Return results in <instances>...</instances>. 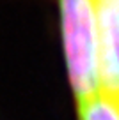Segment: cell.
I'll return each instance as SVG.
<instances>
[{"mask_svg":"<svg viewBox=\"0 0 119 120\" xmlns=\"http://www.w3.org/2000/svg\"><path fill=\"white\" fill-rule=\"evenodd\" d=\"M60 39L76 102L100 92L98 35L93 0H59Z\"/></svg>","mask_w":119,"mask_h":120,"instance_id":"6da1fadb","label":"cell"},{"mask_svg":"<svg viewBox=\"0 0 119 120\" xmlns=\"http://www.w3.org/2000/svg\"><path fill=\"white\" fill-rule=\"evenodd\" d=\"M98 35L100 90L119 99V0H93Z\"/></svg>","mask_w":119,"mask_h":120,"instance_id":"7a4b0ae2","label":"cell"},{"mask_svg":"<svg viewBox=\"0 0 119 120\" xmlns=\"http://www.w3.org/2000/svg\"><path fill=\"white\" fill-rule=\"evenodd\" d=\"M78 116L80 120H119V99L100 90L94 97L78 102Z\"/></svg>","mask_w":119,"mask_h":120,"instance_id":"3957f363","label":"cell"}]
</instances>
